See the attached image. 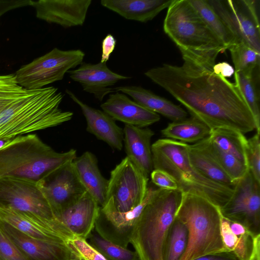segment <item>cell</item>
Instances as JSON below:
<instances>
[{
  "label": "cell",
  "instance_id": "39",
  "mask_svg": "<svg viewBox=\"0 0 260 260\" xmlns=\"http://www.w3.org/2000/svg\"><path fill=\"white\" fill-rule=\"evenodd\" d=\"M150 175L152 183L158 188L167 190L179 189L176 181L162 170L153 169Z\"/></svg>",
  "mask_w": 260,
  "mask_h": 260
},
{
  "label": "cell",
  "instance_id": "1",
  "mask_svg": "<svg viewBox=\"0 0 260 260\" xmlns=\"http://www.w3.org/2000/svg\"><path fill=\"white\" fill-rule=\"evenodd\" d=\"M180 66L168 63L150 69L145 75L185 107L192 116L211 130L227 127L243 134L257 128L240 91L213 70L215 63L182 54Z\"/></svg>",
  "mask_w": 260,
  "mask_h": 260
},
{
  "label": "cell",
  "instance_id": "36",
  "mask_svg": "<svg viewBox=\"0 0 260 260\" xmlns=\"http://www.w3.org/2000/svg\"><path fill=\"white\" fill-rule=\"evenodd\" d=\"M72 254L81 260H108L86 239L74 237L67 242Z\"/></svg>",
  "mask_w": 260,
  "mask_h": 260
},
{
  "label": "cell",
  "instance_id": "25",
  "mask_svg": "<svg viewBox=\"0 0 260 260\" xmlns=\"http://www.w3.org/2000/svg\"><path fill=\"white\" fill-rule=\"evenodd\" d=\"M190 162L201 174L212 181L234 188V183L220 166L209 147V136L188 145Z\"/></svg>",
  "mask_w": 260,
  "mask_h": 260
},
{
  "label": "cell",
  "instance_id": "10",
  "mask_svg": "<svg viewBox=\"0 0 260 260\" xmlns=\"http://www.w3.org/2000/svg\"><path fill=\"white\" fill-rule=\"evenodd\" d=\"M149 178L127 156L111 172L106 201L107 207L124 212L138 206L144 200Z\"/></svg>",
  "mask_w": 260,
  "mask_h": 260
},
{
  "label": "cell",
  "instance_id": "32",
  "mask_svg": "<svg viewBox=\"0 0 260 260\" xmlns=\"http://www.w3.org/2000/svg\"><path fill=\"white\" fill-rule=\"evenodd\" d=\"M88 239L89 244L108 260H139L135 251L103 238L95 231L91 232Z\"/></svg>",
  "mask_w": 260,
  "mask_h": 260
},
{
  "label": "cell",
  "instance_id": "2",
  "mask_svg": "<svg viewBox=\"0 0 260 260\" xmlns=\"http://www.w3.org/2000/svg\"><path fill=\"white\" fill-rule=\"evenodd\" d=\"M64 95L49 86L27 89L21 86L0 90V140L60 125L73 113L60 108Z\"/></svg>",
  "mask_w": 260,
  "mask_h": 260
},
{
  "label": "cell",
  "instance_id": "27",
  "mask_svg": "<svg viewBox=\"0 0 260 260\" xmlns=\"http://www.w3.org/2000/svg\"><path fill=\"white\" fill-rule=\"evenodd\" d=\"M235 84L248 105L260 131L259 66L253 70L234 72Z\"/></svg>",
  "mask_w": 260,
  "mask_h": 260
},
{
  "label": "cell",
  "instance_id": "41",
  "mask_svg": "<svg viewBox=\"0 0 260 260\" xmlns=\"http://www.w3.org/2000/svg\"><path fill=\"white\" fill-rule=\"evenodd\" d=\"M116 40L111 34L107 35L102 42V55L101 62L106 63L109 60L110 55L114 50Z\"/></svg>",
  "mask_w": 260,
  "mask_h": 260
},
{
  "label": "cell",
  "instance_id": "35",
  "mask_svg": "<svg viewBox=\"0 0 260 260\" xmlns=\"http://www.w3.org/2000/svg\"><path fill=\"white\" fill-rule=\"evenodd\" d=\"M260 134L256 133L247 140L246 158L248 170L260 183Z\"/></svg>",
  "mask_w": 260,
  "mask_h": 260
},
{
  "label": "cell",
  "instance_id": "18",
  "mask_svg": "<svg viewBox=\"0 0 260 260\" xmlns=\"http://www.w3.org/2000/svg\"><path fill=\"white\" fill-rule=\"evenodd\" d=\"M103 111L115 120L125 124L146 127L160 120L159 114L131 100L121 92L110 93L108 99L101 105Z\"/></svg>",
  "mask_w": 260,
  "mask_h": 260
},
{
  "label": "cell",
  "instance_id": "5",
  "mask_svg": "<svg viewBox=\"0 0 260 260\" xmlns=\"http://www.w3.org/2000/svg\"><path fill=\"white\" fill-rule=\"evenodd\" d=\"M183 196L180 189L158 187L143 210L131 237L139 260H163L165 240Z\"/></svg>",
  "mask_w": 260,
  "mask_h": 260
},
{
  "label": "cell",
  "instance_id": "7",
  "mask_svg": "<svg viewBox=\"0 0 260 260\" xmlns=\"http://www.w3.org/2000/svg\"><path fill=\"white\" fill-rule=\"evenodd\" d=\"M176 217L188 232L186 250L181 260L225 251L221 236L222 215L220 208L202 197L184 193Z\"/></svg>",
  "mask_w": 260,
  "mask_h": 260
},
{
  "label": "cell",
  "instance_id": "44",
  "mask_svg": "<svg viewBox=\"0 0 260 260\" xmlns=\"http://www.w3.org/2000/svg\"><path fill=\"white\" fill-rule=\"evenodd\" d=\"M215 73L226 78L234 74L235 71L231 65L226 62L215 63L213 67Z\"/></svg>",
  "mask_w": 260,
  "mask_h": 260
},
{
  "label": "cell",
  "instance_id": "8",
  "mask_svg": "<svg viewBox=\"0 0 260 260\" xmlns=\"http://www.w3.org/2000/svg\"><path fill=\"white\" fill-rule=\"evenodd\" d=\"M0 208L43 222L67 242L75 237L54 215L38 181L16 176L0 178Z\"/></svg>",
  "mask_w": 260,
  "mask_h": 260
},
{
  "label": "cell",
  "instance_id": "21",
  "mask_svg": "<svg viewBox=\"0 0 260 260\" xmlns=\"http://www.w3.org/2000/svg\"><path fill=\"white\" fill-rule=\"evenodd\" d=\"M123 132L126 156L149 177L153 170L151 140L154 132L128 124H125Z\"/></svg>",
  "mask_w": 260,
  "mask_h": 260
},
{
  "label": "cell",
  "instance_id": "34",
  "mask_svg": "<svg viewBox=\"0 0 260 260\" xmlns=\"http://www.w3.org/2000/svg\"><path fill=\"white\" fill-rule=\"evenodd\" d=\"M229 50L235 72L253 70L259 66L260 52L243 43L234 44Z\"/></svg>",
  "mask_w": 260,
  "mask_h": 260
},
{
  "label": "cell",
  "instance_id": "30",
  "mask_svg": "<svg viewBox=\"0 0 260 260\" xmlns=\"http://www.w3.org/2000/svg\"><path fill=\"white\" fill-rule=\"evenodd\" d=\"M210 29L227 49L237 43L235 36L215 13L207 0H189Z\"/></svg>",
  "mask_w": 260,
  "mask_h": 260
},
{
  "label": "cell",
  "instance_id": "6",
  "mask_svg": "<svg viewBox=\"0 0 260 260\" xmlns=\"http://www.w3.org/2000/svg\"><path fill=\"white\" fill-rule=\"evenodd\" d=\"M163 29L182 54L215 63L227 49L189 3L174 0L168 8Z\"/></svg>",
  "mask_w": 260,
  "mask_h": 260
},
{
  "label": "cell",
  "instance_id": "20",
  "mask_svg": "<svg viewBox=\"0 0 260 260\" xmlns=\"http://www.w3.org/2000/svg\"><path fill=\"white\" fill-rule=\"evenodd\" d=\"M101 207L86 192L76 203L64 210L58 219L75 237L87 239L93 231Z\"/></svg>",
  "mask_w": 260,
  "mask_h": 260
},
{
  "label": "cell",
  "instance_id": "17",
  "mask_svg": "<svg viewBox=\"0 0 260 260\" xmlns=\"http://www.w3.org/2000/svg\"><path fill=\"white\" fill-rule=\"evenodd\" d=\"M70 78L79 83L83 90L92 94L100 102L114 92L112 86L120 80L131 78L113 72L106 63L95 64L83 62L79 68L67 72Z\"/></svg>",
  "mask_w": 260,
  "mask_h": 260
},
{
  "label": "cell",
  "instance_id": "33",
  "mask_svg": "<svg viewBox=\"0 0 260 260\" xmlns=\"http://www.w3.org/2000/svg\"><path fill=\"white\" fill-rule=\"evenodd\" d=\"M209 148L232 181L236 184L241 179L248 171L246 165L233 155L228 153L217 147L209 137Z\"/></svg>",
  "mask_w": 260,
  "mask_h": 260
},
{
  "label": "cell",
  "instance_id": "24",
  "mask_svg": "<svg viewBox=\"0 0 260 260\" xmlns=\"http://www.w3.org/2000/svg\"><path fill=\"white\" fill-rule=\"evenodd\" d=\"M174 0H102L103 7L127 20L146 22L168 8Z\"/></svg>",
  "mask_w": 260,
  "mask_h": 260
},
{
  "label": "cell",
  "instance_id": "3",
  "mask_svg": "<svg viewBox=\"0 0 260 260\" xmlns=\"http://www.w3.org/2000/svg\"><path fill=\"white\" fill-rule=\"evenodd\" d=\"M76 157L75 149L56 152L36 134L19 136L0 148V178L16 176L39 181Z\"/></svg>",
  "mask_w": 260,
  "mask_h": 260
},
{
  "label": "cell",
  "instance_id": "11",
  "mask_svg": "<svg viewBox=\"0 0 260 260\" xmlns=\"http://www.w3.org/2000/svg\"><path fill=\"white\" fill-rule=\"evenodd\" d=\"M236 38L260 52L259 1L207 0Z\"/></svg>",
  "mask_w": 260,
  "mask_h": 260
},
{
  "label": "cell",
  "instance_id": "13",
  "mask_svg": "<svg viewBox=\"0 0 260 260\" xmlns=\"http://www.w3.org/2000/svg\"><path fill=\"white\" fill-rule=\"evenodd\" d=\"M38 182L57 219L64 210L87 192L76 174L73 162Z\"/></svg>",
  "mask_w": 260,
  "mask_h": 260
},
{
  "label": "cell",
  "instance_id": "4",
  "mask_svg": "<svg viewBox=\"0 0 260 260\" xmlns=\"http://www.w3.org/2000/svg\"><path fill=\"white\" fill-rule=\"evenodd\" d=\"M188 144L170 139H160L151 145L153 169L162 170L177 183L184 193L205 198L220 208L231 197L233 188L215 183L192 166Z\"/></svg>",
  "mask_w": 260,
  "mask_h": 260
},
{
  "label": "cell",
  "instance_id": "29",
  "mask_svg": "<svg viewBox=\"0 0 260 260\" xmlns=\"http://www.w3.org/2000/svg\"><path fill=\"white\" fill-rule=\"evenodd\" d=\"M209 137L220 149L247 165L245 151L247 139L242 133L230 128L219 127L211 130Z\"/></svg>",
  "mask_w": 260,
  "mask_h": 260
},
{
  "label": "cell",
  "instance_id": "14",
  "mask_svg": "<svg viewBox=\"0 0 260 260\" xmlns=\"http://www.w3.org/2000/svg\"><path fill=\"white\" fill-rule=\"evenodd\" d=\"M158 188L148 187L143 201L134 209L124 212L102 207L94 225V231L103 238L127 248L135 225L144 207Z\"/></svg>",
  "mask_w": 260,
  "mask_h": 260
},
{
  "label": "cell",
  "instance_id": "16",
  "mask_svg": "<svg viewBox=\"0 0 260 260\" xmlns=\"http://www.w3.org/2000/svg\"><path fill=\"white\" fill-rule=\"evenodd\" d=\"M0 228L28 260H72L73 255L65 243L37 239L0 220Z\"/></svg>",
  "mask_w": 260,
  "mask_h": 260
},
{
  "label": "cell",
  "instance_id": "15",
  "mask_svg": "<svg viewBox=\"0 0 260 260\" xmlns=\"http://www.w3.org/2000/svg\"><path fill=\"white\" fill-rule=\"evenodd\" d=\"M91 3V0H39L32 1L31 6L38 18L68 28L84 24Z\"/></svg>",
  "mask_w": 260,
  "mask_h": 260
},
{
  "label": "cell",
  "instance_id": "28",
  "mask_svg": "<svg viewBox=\"0 0 260 260\" xmlns=\"http://www.w3.org/2000/svg\"><path fill=\"white\" fill-rule=\"evenodd\" d=\"M0 220L30 237L67 244L63 238L44 229L20 212L0 208Z\"/></svg>",
  "mask_w": 260,
  "mask_h": 260
},
{
  "label": "cell",
  "instance_id": "47",
  "mask_svg": "<svg viewBox=\"0 0 260 260\" xmlns=\"http://www.w3.org/2000/svg\"><path fill=\"white\" fill-rule=\"evenodd\" d=\"M249 260H260V250L259 248L254 249Z\"/></svg>",
  "mask_w": 260,
  "mask_h": 260
},
{
  "label": "cell",
  "instance_id": "40",
  "mask_svg": "<svg viewBox=\"0 0 260 260\" xmlns=\"http://www.w3.org/2000/svg\"><path fill=\"white\" fill-rule=\"evenodd\" d=\"M221 236L225 251L233 252L238 237L231 230L229 221L222 216L221 220Z\"/></svg>",
  "mask_w": 260,
  "mask_h": 260
},
{
  "label": "cell",
  "instance_id": "22",
  "mask_svg": "<svg viewBox=\"0 0 260 260\" xmlns=\"http://www.w3.org/2000/svg\"><path fill=\"white\" fill-rule=\"evenodd\" d=\"M73 165L87 192L102 207L106 201L108 180L102 175L95 156L86 151L74 159Z\"/></svg>",
  "mask_w": 260,
  "mask_h": 260
},
{
  "label": "cell",
  "instance_id": "12",
  "mask_svg": "<svg viewBox=\"0 0 260 260\" xmlns=\"http://www.w3.org/2000/svg\"><path fill=\"white\" fill-rule=\"evenodd\" d=\"M220 210L223 218L242 224L254 236L260 235V183L249 170Z\"/></svg>",
  "mask_w": 260,
  "mask_h": 260
},
{
  "label": "cell",
  "instance_id": "31",
  "mask_svg": "<svg viewBox=\"0 0 260 260\" xmlns=\"http://www.w3.org/2000/svg\"><path fill=\"white\" fill-rule=\"evenodd\" d=\"M188 240L186 226L175 217L165 240L163 260H181L186 250Z\"/></svg>",
  "mask_w": 260,
  "mask_h": 260
},
{
  "label": "cell",
  "instance_id": "26",
  "mask_svg": "<svg viewBox=\"0 0 260 260\" xmlns=\"http://www.w3.org/2000/svg\"><path fill=\"white\" fill-rule=\"evenodd\" d=\"M211 129L197 118L191 116L184 119L172 121L161 131L167 139L182 143H196L210 135Z\"/></svg>",
  "mask_w": 260,
  "mask_h": 260
},
{
  "label": "cell",
  "instance_id": "23",
  "mask_svg": "<svg viewBox=\"0 0 260 260\" xmlns=\"http://www.w3.org/2000/svg\"><path fill=\"white\" fill-rule=\"evenodd\" d=\"M114 92H121L130 96L134 101L147 109L177 121L188 118V113L180 106L165 98L139 86H123L113 88Z\"/></svg>",
  "mask_w": 260,
  "mask_h": 260
},
{
  "label": "cell",
  "instance_id": "46",
  "mask_svg": "<svg viewBox=\"0 0 260 260\" xmlns=\"http://www.w3.org/2000/svg\"><path fill=\"white\" fill-rule=\"evenodd\" d=\"M229 224L233 233L237 237L244 234L248 231V230L241 223L229 221Z\"/></svg>",
  "mask_w": 260,
  "mask_h": 260
},
{
  "label": "cell",
  "instance_id": "43",
  "mask_svg": "<svg viewBox=\"0 0 260 260\" xmlns=\"http://www.w3.org/2000/svg\"><path fill=\"white\" fill-rule=\"evenodd\" d=\"M193 260H238L233 252L224 251L209 254L195 258Z\"/></svg>",
  "mask_w": 260,
  "mask_h": 260
},
{
  "label": "cell",
  "instance_id": "48",
  "mask_svg": "<svg viewBox=\"0 0 260 260\" xmlns=\"http://www.w3.org/2000/svg\"><path fill=\"white\" fill-rule=\"evenodd\" d=\"M12 139H4L0 140V148L10 142Z\"/></svg>",
  "mask_w": 260,
  "mask_h": 260
},
{
  "label": "cell",
  "instance_id": "19",
  "mask_svg": "<svg viewBox=\"0 0 260 260\" xmlns=\"http://www.w3.org/2000/svg\"><path fill=\"white\" fill-rule=\"evenodd\" d=\"M66 92L81 108L87 124V131L111 147L121 150L123 148V132L115 120L103 110L87 105L69 89Z\"/></svg>",
  "mask_w": 260,
  "mask_h": 260
},
{
  "label": "cell",
  "instance_id": "9",
  "mask_svg": "<svg viewBox=\"0 0 260 260\" xmlns=\"http://www.w3.org/2000/svg\"><path fill=\"white\" fill-rule=\"evenodd\" d=\"M80 49L62 50L54 48L31 62L22 66L15 75L17 83L27 89H38L63 79L66 73L83 62Z\"/></svg>",
  "mask_w": 260,
  "mask_h": 260
},
{
  "label": "cell",
  "instance_id": "38",
  "mask_svg": "<svg viewBox=\"0 0 260 260\" xmlns=\"http://www.w3.org/2000/svg\"><path fill=\"white\" fill-rule=\"evenodd\" d=\"M256 236L248 231L244 234L238 237V241L233 252L238 260L250 259L254 249Z\"/></svg>",
  "mask_w": 260,
  "mask_h": 260
},
{
  "label": "cell",
  "instance_id": "42",
  "mask_svg": "<svg viewBox=\"0 0 260 260\" xmlns=\"http://www.w3.org/2000/svg\"><path fill=\"white\" fill-rule=\"evenodd\" d=\"M31 0H0V17L10 10L31 6Z\"/></svg>",
  "mask_w": 260,
  "mask_h": 260
},
{
  "label": "cell",
  "instance_id": "45",
  "mask_svg": "<svg viewBox=\"0 0 260 260\" xmlns=\"http://www.w3.org/2000/svg\"><path fill=\"white\" fill-rule=\"evenodd\" d=\"M19 86L17 83L15 75L0 76V90L13 89Z\"/></svg>",
  "mask_w": 260,
  "mask_h": 260
},
{
  "label": "cell",
  "instance_id": "37",
  "mask_svg": "<svg viewBox=\"0 0 260 260\" xmlns=\"http://www.w3.org/2000/svg\"><path fill=\"white\" fill-rule=\"evenodd\" d=\"M0 260H28L1 228Z\"/></svg>",
  "mask_w": 260,
  "mask_h": 260
}]
</instances>
